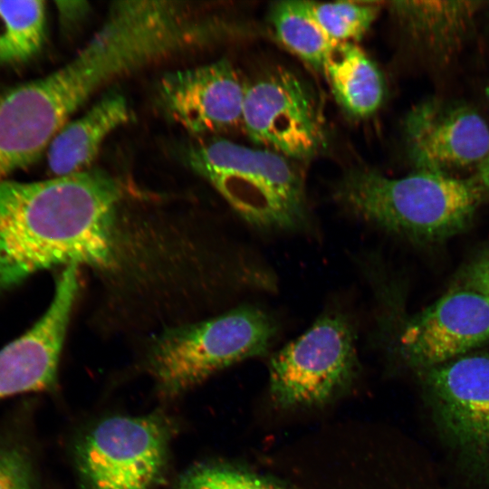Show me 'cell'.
<instances>
[{
    "label": "cell",
    "mask_w": 489,
    "mask_h": 489,
    "mask_svg": "<svg viewBox=\"0 0 489 489\" xmlns=\"http://www.w3.org/2000/svg\"><path fill=\"white\" fill-rule=\"evenodd\" d=\"M120 189L101 169L0 181V293L44 269L109 267Z\"/></svg>",
    "instance_id": "6da1fadb"
},
{
    "label": "cell",
    "mask_w": 489,
    "mask_h": 489,
    "mask_svg": "<svg viewBox=\"0 0 489 489\" xmlns=\"http://www.w3.org/2000/svg\"><path fill=\"white\" fill-rule=\"evenodd\" d=\"M484 191L475 178L417 171L388 177L366 168L347 171L334 196L359 219L422 244L445 241L465 231Z\"/></svg>",
    "instance_id": "7a4b0ae2"
},
{
    "label": "cell",
    "mask_w": 489,
    "mask_h": 489,
    "mask_svg": "<svg viewBox=\"0 0 489 489\" xmlns=\"http://www.w3.org/2000/svg\"><path fill=\"white\" fill-rule=\"evenodd\" d=\"M188 162L254 227L288 232L308 225L304 179L293 160L219 139L192 147Z\"/></svg>",
    "instance_id": "3957f363"
},
{
    "label": "cell",
    "mask_w": 489,
    "mask_h": 489,
    "mask_svg": "<svg viewBox=\"0 0 489 489\" xmlns=\"http://www.w3.org/2000/svg\"><path fill=\"white\" fill-rule=\"evenodd\" d=\"M276 332L277 323L268 312L240 306L162 333L150 350L149 369L159 391L175 397L220 369L264 354Z\"/></svg>",
    "instance_id": "277c9868"
},
{
    "label": "cell",
    "mask_w": 489,
    "mask_h": 489,
    "mask_svg": "<svg viewBox=\"0 0 489 489\" xmlns=\"http://www.w3.org/2000/svg\"><path fill=\"white\" fill-rule=\"evenodd\" d=\"M420 375L446 445L467 474L489 480V351H471Z\"/></svg>",
    "instance_id": "5b68a950"
},
{
    "label": "cell",
    "mask_w": 489,
    "mask_h": 489,
    "mask_svg": "<svg viewBox=\"0 0 489 489\" xmlns=\"http://www.w3.org/2000/svg\"><path fill=\"white\" fill-rule=\"evenodd\" d=\"M170 426L159 415L111 417L76 447L85 489H152L161 479Z\"/></svg>",
    "instance_id": "8992f818"
},
{
    "label": "cell",
    "mask_w": 489,
    "mask_h": 489,
    "mask_svg": "<svg viewBox=\"0 0 489 489\" xmlns=\"http://www.w3.org/2000/svg\"><path fill=\"white\" fill-rule=\"evenodd\" d=\"M241 123L254 143L291 160L310 159L325 144L324 120L312 90L284 68L245 84Z\"/></svg>",
    "instance_id": "52a82bcc"
},
{
    "label": "cell",
    "mask_w": 489,
    "mask_h": 489,
    "mask_svg": "<svg viewBox=\"0 0 489 489\" xmlns=\"http://www.w3.org/2000/svg\"><path fill=\"white\" fill-rule=\"evenodd\" d=\"M355 360L350 320L326 313L272 357L271 393L283 406L321 402L351 377Z\"/></svg>",
    "instance_id": "ba28073f"
},
{
    "label": "cell",
    "mask_w": 489,
    "mask_h": 489,
    "mask_svg": "<svg viewBox=\"0 0 489 489\" xmlns=\"http://www.w3.org/2000/svg\"><path fill=\"white\" fill-rule=\"evenodd\" d=\"M489 343V298L455 286L402 323L395 345L419 372Z\"/></svg>",
    "instance_id": "9c48e42d"
},
{
    "label": "cell",
    "mask_w": 489,
    "mask_h": 489,
    "mask_svg": "<svg viewBox=\"0 0 489 489\" xmlns=\"http://www.w3.org/2000/svg\"><path fill=\"white\" fill-rule=\"evenodd\" d=\"M404 138L415 170L450 174L478 166L489 152V127L474 109L438 99L424 101L405 118Z\"/></svg>",
    "instance_id": "30bf717a"
},
{
    "label": "cell",
    "mask_w": 489,
    "mask_h": 489,
    "mask_svg": "<svg viewBox=\"0 0 489 489\" xmlns=\"http://www.w3.org/2000/svg\"><path fill=\"white\" fill-rule=\"evenodd\" d=\"M245 84L226 60L163 74L157 100L174 121L192 134L220 132L241 123Z\"/></svg>",
    "instance_id": "8fae6325"
},
{
    "label": "cell",
    "mask_w": 489,
    "mask_h": 489,
    "mask_svg": "<svg viewBox=\"0 0 489 489\" xmlns=\"http://www.w3.org/2000/svg\"><path fill=\"white\" fill-rule=\"evenodd\" d=\"M78 285L72 276L60 277L44 314L24 334L0 350V400L47 391L55 386Z\"/></svg>",
    "instance_id": "7c38bea8"
},
{
    "label": "cell",
    "mask_w": 489,
    "mask_h": 489,
    "mask_svg": "<svg viewBox=\"0 0 489 489\" xmlns=\"http://www.w3.org/2000/svg\"><path fill=\"white\" fill-rule=\"evenodd\" d=\"M129 117L125 96L115 91L106 92L53 139L47 149L50 172L61 177L90 169L105 139Z\"/></svg>",
    "instance_id": "4fadbf2b"
},
{
    "label": "cell",
    "mask_w": 489,
    "mask_h": 489,
    "mask_svg": "<svg viewBox=\"0 0 489 489\" xmlns=\"http://www.w3.org/2000/svg\"><path fill=\"white\" fill-rule=\"evenodd\" d=\"M483 3L476 1H402L392 3L406 33L437 61L453 56L466 39Z\"/></svg>",
    "instance_id": "5bb4252c"
},
{
    "label": "cell",
    "mask_w": 489,
    "mask_h": 489,
    "mask_svg": "<svg viewBox=\"0 0 489 489\" xmlns=\"http://www.w3.org/2000/svg\"><path fill=\"white\" fill-rule=\"evenodd\" d=\"M322 72L337 102L350 116L366 118L380 107L385 95L383 76L357 44H339Z\"/></svg>",
    "instance_id": "9a60e30c"
},
{
    "label": "cell",
    "mask_w": 489,
    "mask_h": 489,
    "mask_svg": "<svg viewBox=\"0 0 489 489\" xmlns=\"http://www.w3.org/2000/svg\"><path fill=\"white\" fill-rule=\"evenodd\" d=\"M270 22L280 43L317 71H323L339 45L320 25L310 9L309 1L275 3L270 11Z\"/></svg>",
    "instance_id": "2e32d148"
},
{
    "label": "cell",
    "mask_w": 489,
    "mask_h": 489,
    "mask_svg": "<svg viewBox=\"0 0 489 489\" xmlns=\"http://www.w3.org/2000/svg\"><path fill=\"white\" fill-rule=\"evenodd\" d=\"M43 0L0 1V63L18 64L33 58L45 39Z\"/></svg>",
    "instance_id": "e0dca14e"
},
{
    "label": "cell",
    "mask_w": 489,
    "mask_h": 489,
    "mask_svg": "<svg viewBox=\"0 0 489 489\" xmlns=\"http://www.w3.org/2000/svg\"><path fill=\"white\" fill-rule=\"evenodd\" d=\"M310 9L326 34L338 44L359 41L370 28L380 5L370 2H311Z\"/></svg>",
    "instance_id": "ac0fdd59"
},
{
    "label": "cell",
    "mask_w": 489,
    "mask_h": 489,
    "mask_svg": "<svg viewBox=\"0 0 489 489\" xmlns=\"http://www.w3.org/2000/svg\"><path fill=\"white\" fill-rule=\"evenodd\" d=\"M0 489H37L33 452L18 427L0 432Z\"/></svg>",
    "instance_id": "d6986e66"
},
{
    "label": "cell",
    "mask_w": 489,
    "mask_h": 489,
    "mask_svg": "<svg viewBox=\"0 0 489 489\" xmlns=\"http://www.w3.org/2000/svg\"><path fill=\"white\" fill-rule=\"evenodd\" d=\"M177 489H283L252 475L215 465H197L178 479Z\"/></svg>",
    "instance_id": "ffe728a7"
},
{
    "label": "cell",
    "mask_w": 489,
    "mask_h": 489,
    "mask_svg": "<svg viewBox=\"0 0 489 489\" xmlns=\"http://www.w3.org/2000/svg\"><path fill=\"white\" fill-rule=\"evenodd\" d=\"M456 286L475 291L489 298V247L464 268Z\"/></svg>",
    "instance_id": "44dd1931"
},
{
    "label": "cell",
    "mask_w": 489,
    "mask_h": 489,
    "mask_svg": "<svg viewBox=\"0 0 489 489\" xmlns=\"http://www.w3.org/2000/svg\"><path fill=\"white\" fill-rule=\"evenodd\" d=\"M484 192L489 193V152L483 161L477 166V173L475 177Z\"/></svg>",
    "instance_id": "7402d4cb"
}]
</instances>
